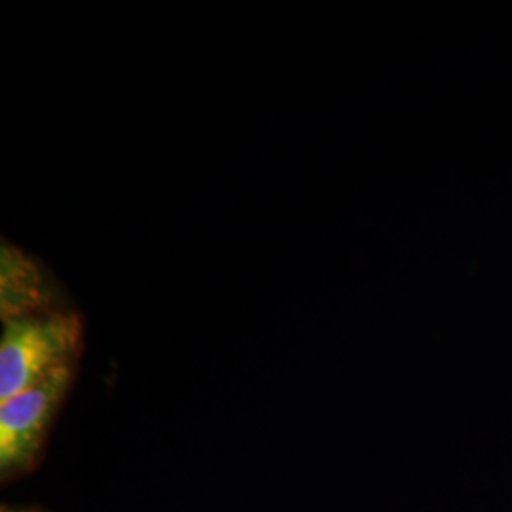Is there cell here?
<instances>
[{"mask_svg":"<svg viewBox=\"0 0 512 512\" xmlns=\"http://www.w3.org/2000/svg\"><path fill=\"white\" fill-rule=\"evenodd\" d=\"M80 315L54 310L4 323L0 338V403L40 384L82 351Z\"/></svg>","mask_w":512,"mask_h":512,"instance_id":"cell-1","label":"cell"},{"mask_svg":"<svg viewBox=\"0 0 512 512\" xmlns=\"http://www.w3.org/2000/svg\"><path fill=\"white\" fill-rule=\"evenodd\" d=\"M74 374L76 363L63 366L40 384L0 403V476L4 482L27 475L37 465Z\"/></svg>","mask_w":512,"mask_h":512,"instance_id":"cell-2","label":"cell"},{"mask_svg":"<svg viewBox=\"0 0 512 512\" xmlns=\"http://www.w3.org/2000/svg\"><path fill=\"white\" fill-rule=\"evenodd\" d=\"M54 283L31 256L2 241L0 313L2 321L54 311Z\"/></svg>","mask_w":512,"mask_h":512,"instance_id":"cell-3","label":"cell"}]
</instances>
